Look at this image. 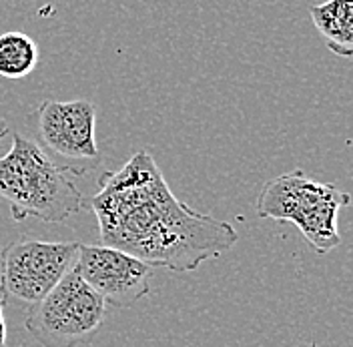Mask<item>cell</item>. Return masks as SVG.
Segmentation results:
<instances>
[{
	"label": "cell",
	"instance_id": "5",
	"mask_svg": "<svg viewBox=\"0 0 353 347\" xmlns=\"http://www.w3.org/2000/svg\"><path fill=\"white\" fill-rule=\"evenodd\" d=\"M34 143L63 171L88 175L101 167L103 157L97 147V109L90 101L46 99L32 110Z\"/></svg>",
	"mask_w": 353,
	"mask_h": 347
},
{
	"label": "cell",
	"instance_id": "10",
	"mask_svg": "<svg viewBox=\"0 0 353 347\" xmlns=\"http://www.w3.org/2000/svg\"><path fill=\"white\" fill-rule=\"evenodd\" d=\"M4 305H6V295L0 287V347H6V319H4Z\"/></svg>",
	"mask_w": 353,
	"mask_h": 347
},
{
	"label": "cell",
	"instance_id": "9",
	"mask_svg": "<svg viewBox=\"0 0 353 347\" xmlns=\"http://www.w3.org/2000/svg\"><path fill=\"white\" fill-rule=\"evenodd\" d=\"M39 63V46L24 32L0 34V77L22 79L30 75Z\"/></svg>",
	"mask_w": 353,
	"mask_h": 347
},
{
	"label": "cell",
	"instance_id": "11",
	"mask_svg": "<svg viewBox=\"0 0 353 347\" xmlns=\"http://www.w3.org/2000/svg\"><path fill=\"white\" fill-rule=\"evenodd\" d=\"M6 135H8V125L0 119V143H2V139H4Z\"/></svg>",
	"mask_w": 353,
	"mask_h": 347
},
{
	"label": "cell",
	"instance_id": "12",
	"mask_svg": "<svg viewBox=\"0 0 353 347\" xmlns=\"http://www.w3.org/2000/svg\"><path fill=\"white\" fill-rule=\"evenodd\" d=\"M299 347H317V344H313V341H311V344H307V346H299Z\"/></svg>",
	"mask_w": 353,
	"mask_h": 347
},
{
	"label": "cell",
	"instance_id": "1",
	"mask_svg": "<svg viewBox=\"0 0 353 347\" xmlns=\"http://www.w3.org/2000/svg\"><path fill=\"white\" fill-rule=\"evenodd\" d=\"M88 207L101 245L175 273L195 271L239 241L231 223L179 201L147 151L134 152L119 171L101 175Z\"/></svg>",
	"mask_w": 353,
	"mask_h": 347
},
{
	"label": "cell",
	"instance_id": "4",
	"mask_svg": "<svg viewBox=\"0 0 353 347\" xmlns=\"http://www.w3.org/2000/svg\"><path fill=\"white\" fill-rule=\"evenodd\" d=\"M105 315V299L72 269L43 299L28 305L24 327L39 346L79 347L97 335Z\"/></svg>",
	"mask_w": 353,
	"mask_h": 347
},
{
	"label": "cell",
	"instance_id": "7",
	"mask_svg": "<svg viewBox=\"0 0 353 347\" xmlns=\"http://www.w3.org/2000/svg\"><path fill=\"white\" fill-rule=\"evenodd\" d=\"M74 271L117 309H129L151 293V267L114 247L81 243Z\"/></svg>",
	"mask_w": 353,
	"mask_h": 347
},
{
	"label": "cell",
	"instance_id": "3",
	"mask_svg": "<svg viewBox=\"0 0 353 347\" xmlns=\"http://www.w3.org/2000/svg\"><path fill=\"white\" fill-rule=\"evenodd\" d=\"M352 197L333 183H319L295 169L267 181L257 197L255 211L261 219L289 221L317 253H330L341 245L337 217L350 207Z\"/></svg>",
	"mask_w": 353,
	"mask_h": 347
},
{
	"label": "cell",
	"instance_id": "6",
	"mask_svg": "<svg viewBox=\"0 0 353 347\" xmlns=\"http://www.w3.org/2000/svg\"><path fill=\"white\" fill-rule=\"evenodd\" d=\"M81 243L19 237L0 251V287L6 297L37 304L74 269Z\"/></svg>",
	"mask_w": 353,
	"mask_h": 347
},
{
	"label": "cell",
	"instance_id": "8",
	"mask_svg": "<svg viewBox=\"0 0 353 347\" xmlns=\"http://www.w3.org/2000/svg\"><path fill=\"white\" fill-rule=\"evenodd\" d=\"M311 21L337 57H353V0H327L309 8Z\"/></svg>",
	"mask_w": 353,
	"mask_h": 347
},
{
	"label": "cell",
	"instance_id": "2",
	"mask_svg": "<svg viewBox=\"0 0 353 347\" xmlns=\"http://www.w3.org/2000/svg\"><path fill=\"white\" fill-rule=\"evenodd\" d=\"M0 199L19 223L30 217L65 223L87 207L68 173L21 132L12 137L8 152L0 157Z\"/></svg>",
	"mask_w": 353,
	"mask_h": 347
}]
</instances>
